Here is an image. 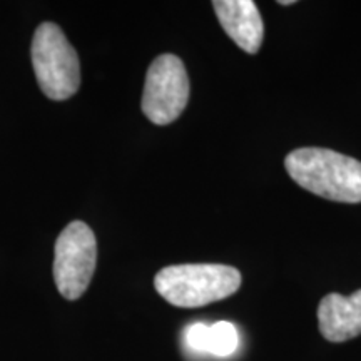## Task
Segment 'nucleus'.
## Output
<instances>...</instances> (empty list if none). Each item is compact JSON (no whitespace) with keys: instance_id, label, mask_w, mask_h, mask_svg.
<instances>
[{"instance_id":"f257e3e1","label":"nucleus","mask_w":361,"mask_h":361,"mask_svg":"<svg viewBox=\"0 0 361 361\" xmlns=\"http://www.w3.org/2000/svg\"><path fill=\"white\" fill-rule=\"evenodd\" d=\"M290 178L306 191L336 202H361V162L323 147H301L284 159Z\"/></svg>"},{"instance_id":"f03ea898","label":"nucleus","mask_w":361,"mask_h":361,"mask_svg":"<svg viewBox=\"0 0 361 361\" xmlns=\"http://www.w3.org/2000/svg\"><path fill=\"white\" fill-rule=\"evenodd\" d=\"M241 281V273L228 264H174L156 274L154 286L173 306L200 308L234 295Z\"/></svg>"},{"instance_id":"7ed1b4c3","label":"nucleus","mask_w":361,"mask_h":361,"mask_svg":"<svg viewBox=\"0 0 361 361\" xmlns=\"http://www.w3.org/2000/svg\"><path fill=\"white\" fill-rule=\"evenodd\" d=\"M32 66L39 87L52 101H66L79 90V56L61 27L52 22H44L35 30Z\"/></svg>"},{"instance_id":"20e7f679","label":"nucleus","mask_w":361,"mask_h":361,"mask_svg":"<svg viewBox=\"0 0 361 361\" xmlns=\"http://www.w3.org/2000/svg\"><path fill=\"white\" fill-rule=\"evenodd\" d=\"M97 261V241L82 221H72L59 234L54 255V281L66 300H79L89 288Z\"/></svg>"},{"instance_id":"39448f33","label":"nucleus","mask_w":361,"mask_h":361,"mask_svg":"<svg viewBox=\"0 0 361 361\" xmlns=\"http://www.w3.org/2000/svg\"><path fill=\"white\" fill-rule=\"evenodd\" d=\"M189 101V78L179 57L162 54L146 74L142 94L144 116L156 126L174 123Z\"/></svg>"},{"instance_id":"423d86ee","label":"nucleus","mask_w":361,"mask_h":361,"mask_svg":"<svg viewBox=\"0 0 361 361\" xmlns=\"http://www.w3.org/2000/svg\"><path fill=\"white\" fill-rule=\"evenodd\" d=\"M214 12L224 32L239 49L258 54L264 37L263 17L252 0H216Z\"/></svg>"},{"instance_id":"0eeeda50","label":"nucleus","mask_w":361,"mask_h":361,"mask_svg":"<svg viewBox=\"0 0 361 361\" xmlns=\"http://www.w3.org/2000/svg\"><path fill=\"white\" fill-rule=\"evenodd\" d=\"M319 333L331 343H343L361 335V290L351 296L338 293L324 296L318 306Z\"/></svg>"},{"instance_id":"6e6552de","label":"nucleus","mask_w":361,"mask_h":361,"mask_svg":"<svg viewBox=\"0 0 361 361\" xmlns=\"http://www.w3.org/2000/svg\"><path fill=\"white\" fill-rule=\"evenodd\" d=\"M239 346L238 329L233 323L218 322L207 328L206 353L214 356H231Z\"/></svg>"},{"instance_id":"1a4fd4ad","label":"nucleus","mask_w":361,"mask_h":361,"mask_svg":"<svg viewBox=\"0 0 361 361\" xmlns=\"http://www.w3.org/2000/svg\"><path fill=\"white\" fill-rule=\"evenodd\" d=\"M279 4H281V6H291V4H295V2H293V0H281Z\"/></svg>"}]
</instances>
